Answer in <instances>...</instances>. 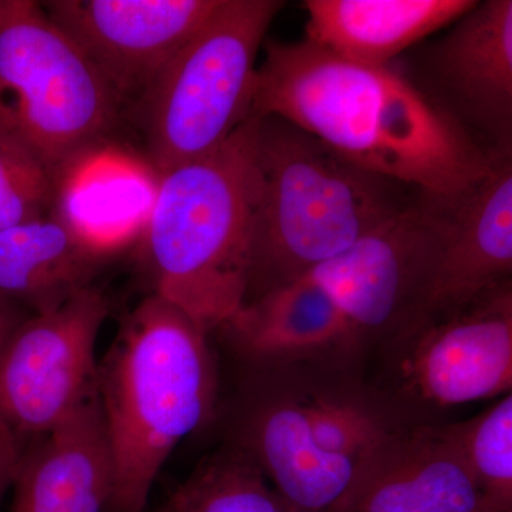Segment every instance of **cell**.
<instances>
[{
	"label": "cell",
	"instance_id": "obj_15",
	"mask_svg": "<svg viewBox=\"0 0 512 512\" xmlns=\"http://www.w3.org/2000/svg\"><path fill=\"white\" fill-rule=\"evenodd\" d=\"M22 450L10 512H109L113 464L99 396Z\"/></svg>",
	"mask_w": 512,
	"mask_h": 512
},
{
	"label": "cell",
	"instance_id": "obj_14",
	"mask_svg": "<svg viewBox=\"0 0 512 512\" xmlns=\"http://www.w3.org/2000/svg\"><path fill=\"white\" fill-rule=\"evenodd\" d=\"M218 330L249 369L362 365L367 355L332 296L306 275L249 299Z\"/></svg>",
	"mask_w": 512,
	"mask_h": 512
},
{
	"label": "cell",
	"instance_id": "obj_24",
	"mask_svg": "<svg viewBox=\"0 0 512 512\" xmlns=\"http://www.w3.org/2000/svg\"><path fill=\"white\" fill-rule=\"evenodd\" d=\"M156 512H173V511L170 510V507H168V505H165V507L160 508V510H158Z\"/></svg>",
	"mask_w": 512,
	"mask_h": 512
},
{
	"label": "cell",
	"instance_id": "obj_13",
	"mask_svg": "<svg viewBox=\"0 0 512 512\" xmlns=\"http://www.w3.org/2000/svg\"><path fill=\"white\" fill-rule=\"evenodd\" d=\"M332 512L498 511L436 424H416L370 451Z\"/></svg>",
	"mask_w": 512,
	"mask_h": 512
},
{
	"label": "cell",
	"instance_id": "obj_23",
	"mask_svg": "<svg viewBox=\"0 0 512 512\" xmlns=\"http://www.w3.org/2000/svg\"><path fill=\"white\" fill-rule=\"evenodd\" d=\"M25 318L19 316L18 309L15 305L0 298V349L5 345L10 333L15 330L16 326Z\"/></svg>",
	"mask_w": 512,
	"mask_h": 512
},
{
	"label": "cell",
	"instance_id": "obj_18",
	"mask_svg": "<svg viewBox=\"0 0 512 512\" xmlns=\"http://www.w3.org/2000/svg\"><path fill=\"white\" fill-rule=\"evenodd\" d=\"M66 222L45 217L0 231V298L37 313L92 285L104 261Z\"/></svg>",
	"mask_w": 512,
	"mask_h": 512
},
{
	"label": "cell",
	"instance_id": "obj_11",
	"mask_svg": "<svg viewBox=\"0 0 512 512\" xmlns=\"http://www.w3.org/2000/svg\"><path fill=\"white\" fill-rule=\"evenodd\" d=\"M218 0H50L43 10L92 60L121 107L136 106Z\"/></svg>",
	"mask_w": 512,
	"mask_h": 512
},
{
	"label": "cell",
	"instance_id": "obj_2",
	"mask_svg": "<svg viewBox=\"0 0 512 512\" xmlns=\"http://www.w3.org/2000/svg\"><path fill=\"white\" fill-rule=\"evenodd\" d=\"M241 394L231 444L299 512H332L370 451L413 426L353 363L254 367Z\"/></svg>",
	"mask_w": 512,
	"mask_h": 512
},
{
	"label": "cell",
	"instance_id": "obj_17",
	"mask_svg": "<svg viewBox=\"0 0 512 512\" xmlns=\"http://www.w3.org/2000/svg\"><path fill=\"white\" fill-rule=\"evenodd\" d=\"M474 5L476 0H306L305 40L343 59L386 66Z\"/></svg>",
	"mask_w": 512,
	"mask_h": 512
},
{
	"label": "cell",
	"instance_id": "obj_5",
	"mask_svg": "<svg viewBox=\"0 0 512 512\" xmlns=\"http://www.w3.org/2000/svg\"><path fill=\"white\" fill-rule=\"evenodd\" d=\"M254 254L247 301L348 251L414 201L276 117H256ZM245 301V302H247Z\"/></svg>",
	"mask_w": 512,
	"mask_h": 512
},
{
	"label": "cell",
	"instance_id": "obj_6",
	"mask_svg": "<svg viewBox=\"0 0 512 512\" xmlns=\"http://www.w3.org/2000/svg\"><path fill=\"white\" fill-rule=\"evenodd\" d=\"M278 0H218L133 107L161 174L210 156L252 117L258 55Z\"/></svg>",
	"mask_w": 512,
	"mask_h": 512
},
{
	"label": "cell",
	"instance_id": "obj_3",
	"mask_svg": "<svg viewBox=\"0 0 512 512\" xmlns=\"http://www.w3.org/2000/svg\"><path fill=\"white\" fill-rule=\"evenodd\" d=\"M210 333L151 293L99 365L97 396L113 464L109 512H143L165 461L214 414Z\"/></svg>",
	"mask_w": 512,
	"mask_h": 512
},
{
	"label": "cell",
	"instance_id": "obj_1",
	"mask_svg": "<svg viewBox=\"0 0 512 512\" xmlns=\"http://www.w3.org/2000/svg\"><path fill=\"white\" fill-rule=\"evenodd\" d=\"M252 116L284 120L357 167L430 198L466 190L494 153L390 64L353 62L308 40L266 43Z\"/></svg>",
	"mask_w": 512,
	"mask_h": 512
},
{
	"label": "cell",
	"instance_id": "obj_21",
	"mask_svg": "<svg viewBox=\"0 0 512 512\" xmlns=\"http://www.w3.org/2000/svg\"><path fill=\"white\" fill-rule=\"evenodd\" d=\"M56 175L19 137L0 127V231L53 212Z\"/></svg>",
	"mask_w": 512,
	"mask_h": 512
},
{
	"label": "cell",
	"instance_id": "obj_19",
	"mask_svg": "<svg viewBox=\"0 0 512 512\" xmlns=\"http://www.w3.org/2000/svg\"><path fill=\"white\" fill-rule=\"evenodd\" d=\"M167 505L173 512H299L232 444L202 460Z\"/></svg>",
	"mask_w": 512,
	"mask_h": 512
},
{
	"label": "cell",
	"instance_id": "obj_12",
	"mask_svg": "<svg viewBox=\"0 0 512 512\" xmlns=\"http://www.w3.org/2000/svg\"><path fill=\"white\" fill-rule=\"evenodd\" d=\"M426 198L439 228L440 248L409 322L457 311L511 284V151L494 150L487 170L457 195Z\"/></svg>",
	"mask_w": 512,
	"mask_h": 512
},
{
	"label": "cell",
	"instance_id": "obj_9",
	"mask_svg": "<svg viewBox=\"0 0 512 512\" xmlns=\"http://www.w3.org/2000/svg\"><path fill=\"white\" fill-rule=\"evenodd\" d=\"M109 301L94 286L29 316L0 349V417L18 439L55 430L97 396L96 345Z\"/></svg>",
	"mask_w": 512,
	"mask_h": 512
},
{
	"label": "cell",
	"instance_id": "obj_22",
	"mask_svg": "<svg viewBox=\"0 0 512 512\" xmlns=\"http://www.w3.org/2000/svg\"><path fill=\"white\" fill-rule=\"evenodd\" d=\"M22 450L20 440L0 417V501L13 483Z\"/></svg>",
	"mask_w": 512,
	"mask_h": 512
},
{
	"label": "cell",
	"instance_id": "obj_20",
	"mask_svg": "<svg viewBox=\"0 0 512 512\" xmlns=\"http://www.w3.org/2000/svg\"><path fill=\"white\" fill-rule=\"evenodd\" d=\"M434 424L488 503L512 512V393L471 419Z\"/></svg>",
	"mask_w": 512,
	"mask_h": 512
},
{
	"label": "cell",
	"instance_id": "obj_8",
	"mask_svg": "<svg viewBox=\"0 0 512 512\" xmlns=\"http://www.w3.org/2000/svg\"><path fill=\"white\" fill-rule=\"evenodd\" d=\"M373 387L410 424L512 389V284L457 311L414 319L376 346Z\"/></svg>",
	"mask_w": 512,
	"mask_h": 512
},
{
	"label": "cell",
	"instance_id": "obj_10",
	"mask_svg": "<svg viewBox=\"0 0 512 512\" xmlns=\"http://www.w3.org/2000/svg\"><path fill=\"white\" fill-rule=\"evenodd\" d=\"M440 237L429 201L412 202L336 258L306 274L370 352L413 318L433 274Z\"/></svg>",
	"mask_w": 512,
	"mask_h": 512
},
{
	"label": "cell",
	"instance_id": "obj_4",
	"mask_svg": "<svg viewBox=\"0 0 512 512\" xmlns=\"http://www.w3.org/2000/svg\"><path fill=\"white\" fill-rule=\"evenodd\" d=\"M258 119L210 156L157 175L141 237L154 295L205 332L247 301L254 254Z\"/></svg>",
	"mask_w": 512,
	"mask_h": 512
},
{
	"label": "cell",
	"instance_id": "obj_7",
	"mask_svg": "<svg viewBox=\"0 0 512 512\" xmlns=\"http://www.w3.org/2000/svg\"><path fill=\"white\" fill-rule=\"evenodd\" d=\"M121 107L92 60L32 0H0V127L56 175L106 141Z\"/></svg>",
	"mask_w": 512,
	"mask_h": 512
},
{
	"label": "cell",
	"instance_id": "obj_16",
	"mask_svg": "<svg viewBox=\"0 0 512 512\" xmlns=\"http://www.w3.org/2000/svg\"><path fill=\"white\" fill-rule=\"evenodd\" d=\"M441 83L468 116L500 137L512 123V2L485 0L451 23L434 50Z\"/></svg>",
	"mask_w": 512,
	"mask_h": 512
}]
</instances>
